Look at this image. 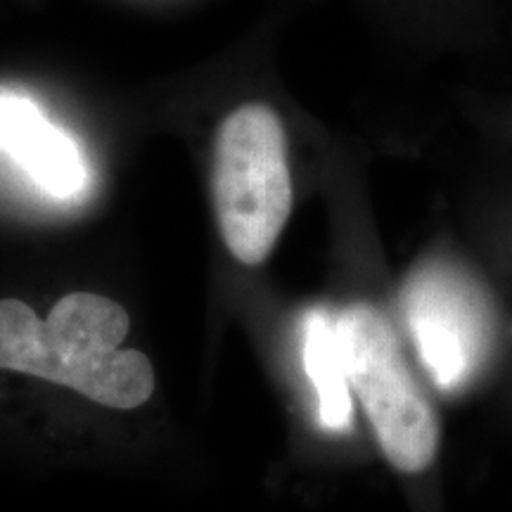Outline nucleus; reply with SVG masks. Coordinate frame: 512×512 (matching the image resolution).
Segmentation results:
<instances>
[{
    "label": "nucleus",
    "instance_id": "obj_1",
    "mask_svg": "<svg viewBox=\"0 0 512 512\" xmlns=\"http://www.w3.org/2000/svg\"><path fill=\"white\" fill-rule=\"evenodd\" d=\"M128 330L124 306L102 294H67L46 320L19 299H0V370L133 411L155 392V368L143 351L121 349Z\"/></svg>",
    "mask_w": 512,
    "mask_h": 512
},
{
    "label": "nucleus",
    "instance_id": "obj_2",
    "mask_svg": "<svg viewBox=\"0 0 512 512\" xmlns=\"http://www.w3.org/2000/svg\"><path fill=\"white\" fill-rule=\"evenodd\" d=\"M211 190L228 252L245 266L264 264L294 204L285 126L273 107L249 102L223 119Z\"/></svg>",
    "mask_w": 512,
    "mask_h": 512
},
{
    "label": "nucleus",
    "instance_id": "obj_3",
    "mask_svg": "<svg viewBox=\"0 0 512 512\" xmlns=\"http://www.w3.org/2000/svg\"><path fill=\"white\" fill-rule=\"evenodd\" d=\"M337 330L349 384L384 458L406 475L427 470L439 451V418L389 318L373 304L356 302L337 313Z\"/></svg>",
    "mask_w": 512,
    "mask_h": 512
},
{
    "label": "nucleus",
    "instance_id": "obj_4",
    "mask_svg": "<svg viewBox=\"0 0 512 512\" xmlns=\"http://www.w3.org/2000/svg\"><path fill=\"white\" fill-rule=\"evenodd\" d=\"M403 311L422 366L444 392L463 387L489 349V311L463 275L427 266L408 280Z\"/></svg>",
    "mask_w": 512,
    "mask_h": 512
},
{
    "label": "nucleus",
    "instance_id": "obj_5",
    "mask_svg": "<svg viewBox=\"0 0 512 512\" xmlns=\"http://www.w3.org/2000/svg\"><path fill=\"white\" fill-rule=\"evenodd\" d=\"M0 150L8 152L38 188L69 200L86 185L88 171L67 133L48 124L29 98L0 93Z\"/></svg>",
    "mask_w": 512,
    "mask_h": 512
},
{
    "label": "nucleus",
    "instance_id": "obj_6",
    "mask_svg": "<svg viewBox=\"0 0 512 512\" xmlns=\"http://www.w3.org/2000/svg\"><path fill=\"white\" fill-rule=\"evenodd\" d=\"M304 368L318 396V420L328 432L351 427V384L339 344L337 316L311 311L304 320Z\"/></svg>",
    "mask_w": 512,
    "mask_h": 512
}]
</instances>
